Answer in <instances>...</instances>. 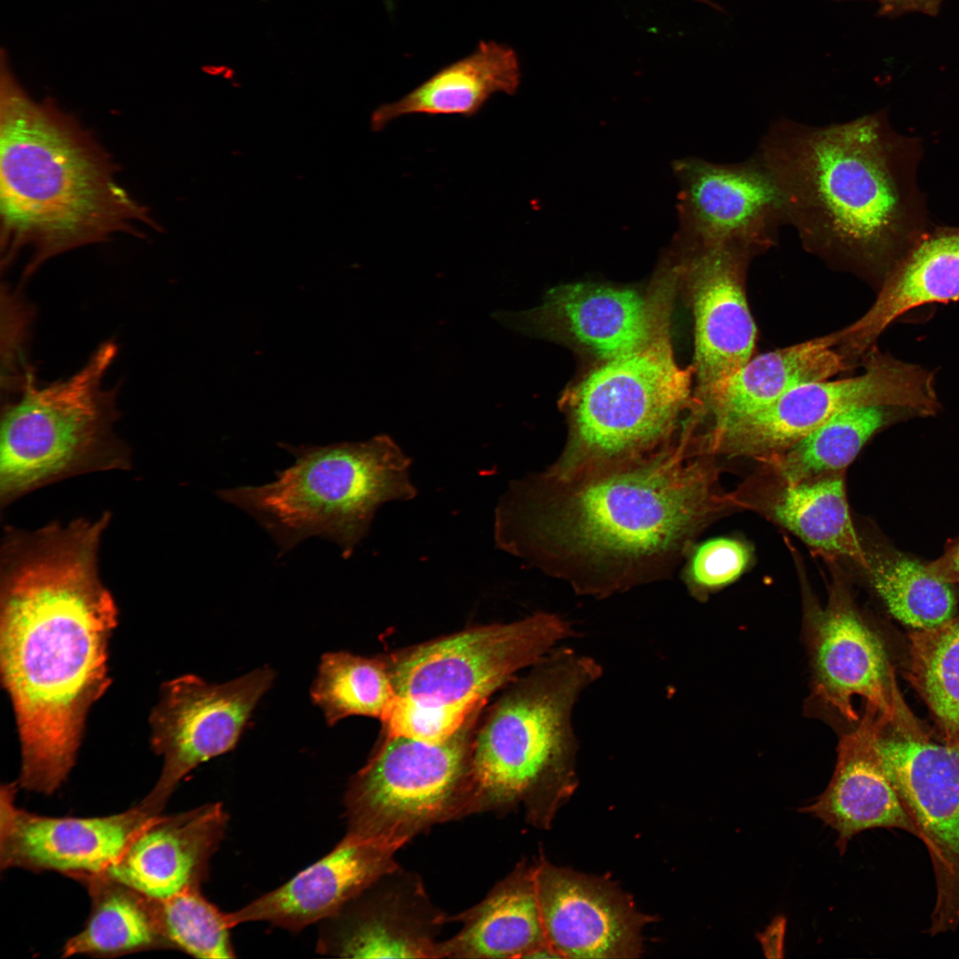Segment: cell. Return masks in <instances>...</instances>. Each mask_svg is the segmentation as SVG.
<instances>
[{
  "label": "cell",
  "mask_w": 959,
  "mask_h": 959,
  "mask_svg": "<svg viewBox=\"0 0 959 959\" xmlns=\"http://www.w3.org/2000/svg\"><path fill=\"white\" fill-rule=\"evenodd\" d=\"M111 519L6 527L0 549V672L19 734L20 785L52 794L73 768L107 691L118 609L99 575Z\"/></svg>",
  "instance_id": "obj_1"
},
{
  "label": "cell",
  "mask_w": 959,
  "mask_h": 959,
  "mask_svg": "<svg viewBox=\"0 0 959 959\" xmlns=\"http://www.w3.org/2000/svg\"><path fill=\"white\" fill-rule=\"evenodd\" d=\"M694 444L684 435L619 466L512 482L495 511L496 544L597 599L668 578L722 504L711 456Z\"/></svg>",
  "instance_id": "obj_2"
},
{
  "label": "cell",
  "mask_w": 959,
  "mask_h": 959,
  "mask_svg": "<svg viewBox=\"0 0 959 959\" xmlns=\"http://www.w3.org/2000/svg\"><path fill=\"white\" fill-rule=\"evenodd\" d=\"M922 151L879 110L827 125L776 119L756 153L804 248L878 289L931 224L917 185Z\"/></svg>",
  "instance_id": "obj_3"
},
{
  "label": "cell",
  "mask_w": 959,
  "mask_h": 959,
  "mask_svg": "<svg viewBox=\"0 0 959 959\" xmlns=\"http://www.w3.org/2000/svg\"><path fill=\"white\" fill-rule=\"evenodd\" d=\"M107 153L50 100L35 101L8 72L0 97L1 263L24 250L23 277L67 250L155 224L115 180Z\"/></svg>",
  "instance_id": "obj_4"
},
{
  "label": "cell",
  "mask_w": 959,
  "mask_h": 959,
  "mask_svg": "<svg viewBox=\"0 0 959 959\" xmlns=\"http://www.w3.org/2000/svg\"><path fill=\"white\" fill-rule=\"evenodd\" d=\"M602 676L595 658L558 646L483 709L471 746L478 812L522 804L534 825L551 824L577 783L575 705Z\"/></svg>",
  "instance_id": "obj_5"
},
{
  "label": "cell",
  "mask_w": 959,
  "mask_h": 959,
  "mask_svg": "<svg viewBox=\"0 0 959 959\" xmlns=\"http://www.w3.org/2000/svg\"><path fill=\"white\" fill-rule=\"evenodd\" d=\"M295 456L262 486L221 489L218 497L250 514L283 555L310 536L329 540L351 557L378 507L409 500L410 458L388 436L327 446L283 445Z\"/></svg>",
  "instance_id": "obj_6"
},
{
  "label": "cell",
  "mask_w": 959,
  "mask_h": 959,
  "mask_svg": "<svg viewBox=\"0 0 959 959\" xmlns=\"http://www.w3.org/2000/svg\"><path fill=\"white\" fill-rule=\"evenodd\" d=\"M116 353L105 342L72 376L49 384L27 369L1 413V508L70 477L130 468L129 448L114 432L116 390L103 384Z\"/></svg>",
  "instance_id": "obj_7"
},
{
  "label": "cell",
  "mask_w": 959,
  "mask_h": 959,
  "mask_svg": "<svg viewBox=\"0 0 959 959\" xmlns=\"http://www.w3.org/2000/svg\"><path fill=\"white\" fill-rule=\"evenodd\" d=\"M665 323L642 345L603 361L564 401L568 435L546 469L558 476L595 472L646 458L677 443L686 428L693 367L676 362Z\"/></svg>",
  "instance_id": "obj_8"
},
{
  "label": "cell",
  "mask_w": 959,
  "mask_h": 959,
  "mask_svg": "<svg viewBox=\"0 0 959 959\" xmlns=\"http://www.w3.org/2000/svg\"><path fill=\"white\" fill-rule=\"evenodd\" d=\"M480 713L440 742L384 734L348 783L347 831L400 848L435 824L476 812L471 746Z\"/></svg>",
  "instance_id": "obj_9"
},
{
  "label": "cell",
  "mask_w": 959,
  "mask_h": 959,
  "mask_svg": "<svg viewBox=\"0 0 959 959\" xmlns=\"http://www.w3.org/2000/svg\"><path fill=\"white\" fill-rule=\"evenodd\" d=\"M576 635L562 616L537 612L477 626L384 656L396 697L466 721L490 696Z\"/></svg>",
  "instance_id": "obj_10"
},
{
  "label": "cell",
  "mask_w": 959,
  "mask_h": 959,
  "mask_svg": "<svg viewBox=\"0 0 959 959\" xmlns=\"http://www.w3.org/2000/svg\"><path fill=\"white\" fill-rule=\"evenodd\" d=\"M861 362L860 376L801 384L768 407L707 433L709 453L772 457L834 416L862 406L910 405L928 417L939 412L935 371L900 361L876 345Z\"/></svg>",
  "instance_id": "obj_11"
},
{
  "label": "cell",
  "mask_w": 959,
  "mask_h": 959,
  "mask_svg": "<svg viewBox=\"0 0 959 959\" xmlns=\"http://www.w3.org/2000/svg\"><path fill=\"white\" fill-rule=\"evenodd\" d=\"M274 678L271 668L262 667L221 684L193 674L163 683L149 719L152 748L162 757L163 765L142 802L161 813L192 770L234 749Z\"/></svg>",
  "instance_id": "obj_12"
},
{
  "label": "cell",
  "mask_w": 959,
  "mask_h": 959,
  "mask_svg": "<svg viewBox=\"0 0 959 959\" xmlns=\"http://www.w3.org/2000/svg\"><path fill=\"white\" fill-rule=\"evenodd\" d=\"M879 724L882 767L929 852L936 883L931 932L959 923V742L891 734Z\"/></svg>",
  "instance_id": "obj_13"
},
{
  "label": "cell",
  "mask_w": 959,
  "mask_h": 959,
  "mask_svg": "<svg viewBox=\"0 0 959 959\" xmlns=\"http://www.w3.org/2000/svg\"><path fill=\"white\" fill-rule=\"evenodd\" d=\"M675 173L688 244L732 246L757 256L788 225L781 192L757 153L735 162L686 158L675 163Z\"/></svg>",
  "instance_id": "obj_14"
},
{
  "label": "cell",
  "mask_w": 959,
  "mask_h": 959,
  "mask_svg": "<svg viewBox=\"0 0 959 959\" xmlns=\"http://www.w3.org/2000/svg\"><path fill=\"white\" fill-rule=\"evenodd\" d=\"M17 782L1 789L0 867L56 871L77 880L99 876L156 813L142 801L103 817H51L19 808Z\"/></svg>",
  "instance_id": "obj_15"
},
{
  "label": "cell",
  "mask_w": 959,
  "mask_h": 959,
  "mask_svg": "<svg viewBox=\"0 0 959 959\" xmlns=\"http://www.w3.org/2000/svg\"><path fill=\"white\" fill-rule=\"evenodd\" d=\"M806 635L812 673V700L842 722L854 724L860 717L856 698L866 710L891 721L896 702L884 647L840 589L828 604L806 618Z\"/></svg>",
  "instance_id": "obj_16"
},
{
  "label": "cell",
  "mask_w": 959,
  "mask_h": 959,
  "mask_svg": "<svg viewBox=\"0 0 959 959\" xmlns=\"http://www.w3.org/2000/svg\"><path fill=\"white\" fill-rule=\"evenodd\" d=\"M688 246L683 269L694 320L698 388L693 399L700 406L752 356L757 329L745 281L756 255L731 246Z\"/></svg>",
  "instance_id": "obj_17"
},
{
  "label": "cell",
  "mask_w": 959,
  "mask_h": 959,
  "mask_svg": "<svg viewBox=\"0 0 959 959\" xmlns=\"http://www.w3.org/2000/svg\"><path fill=\"white\" fill-rule=\"evenodd\" d=\"M548 944L563 958H632L642 952L647 916L603 878L554 866L535 865Z\"/></svg>",
  "instance_id": "obj_18"
},
{
  "label": "cell",
  "mask_w": 959,
  "mask_h": 959,
  "mask_svg": "<svg viewBox=\"0 0 959 959\" xmlns=\"http://www.w3.org/2000/svg\"><path fill=\"white\" fill-rule=\"evenodd\" d=\"M400 848L383 840L352 832L325 856L282 885L242 908L227 913L234 928L265 922L289 931L337 915L350 901L398 869Z\"/></svg>",
  "instance_id": "obj_19"
},
{
  "label": "cell",
  "mask_w": 959,
  "mask_h": 959,
  "mask_svg": "<svg viewBox=\"0 0 959 959\" xmlns=\"http://www.w3.org/2000/svg\"><path fill=\"white\" fill-rule=\"evenodd\" d=\"M228 815L221 803L154 817L103 876L155 901L200 889L218 849Z\"/></svg>",
  "instance_id": "obj_20"
},
{
  "label": "cell",
  "mask_w": 959,
  "mask_h": 959,
  "mask_svg": "<svg viewBox=\"0 0 959 959\" xmlns=\"http://www.w3.org/2000/svg\"><path fill=\"white\" fill-rule=\"evenodd\" d=\"M957 300L959 226L931 223L885 276L868 311L837 331L836 348L852 366L899 317L922 305Z\"/></svg>",
  "instance_id": "obj_21"
},
{
  "label": "cell",
  "mask_w": 959,
  "mask_h": 959,
  "mask_svg": "<svg viewBox=\"0 0 959 959\" xmlns=\"http://www.w3.org/2000/svg\"><path fill=\"white\" fill-rule=\"evenodd\" d=\"M878 719L876 714L865 711L860 724L844 734L828 787L811 804L800 809L837 833L836 846L841 855L854 836L871 828H899L917 837L875 747Z\"/></svg>",
  "instance_id": "obj_22"
},
{
  "label": "cell",
  "mask_w": 959,
  "mask_h": 959,
  "mask_svg": "<svg viewBox=\"0 0 959 959\" xmlns=\"http://www.w3.org/2000/svg\"><path fill=\"white\" fill-rule=\"evenodd\" d=\"M667 304L624 288L592 283L551 290L539 314L602 361L630 352L667 323Z\"/></svg>",
  "instance_id": "obj_23"
},
{
  "label": "cell",
  "mask_w": 959,
  "mask_h": 959,
  "mask_svg": "<svg viewBox=\"0 0 959 959\" xmlns=\"http://www.w3.org/2000/svg\"><path fill=\"white\" fill-rule=\"evenodd\" d=\"M836 345L835 332L750 358L698 407L696 421L708 416L710 426L704 433L716 432L768 407L801 384L847 370L851 366Z\"/></svg>",
  "instance_id": "obj_24"
},
{
  "label": "cell",
  "mask_w": 959,
  "mask_h": 959,
  "mask_svg": "<svg viewBox=\"0 0 959 959\" xmlns=\"http://www.w3.org/2000/svg\"><path fill=\"white\" fill-rule=\"evenodd\" d=\"M463 927L440 942L438 958H531L549 945L535 866L519 864L486 898L456 918Z\"/></svg>",
  "instance_id": "obj_25"
},
{
  "label": "cell",
  "mask_w": 959,
  "mask_h": 959,
  "mask_svg": "<svg viewBox=\"0 0 959 959\" xmlns=\"http://www.w3.org/2000/svg\"><path fill=\"white\" fill-rule=\"evenodd\" d=\"M520 80L517 52L505 44L482 40L469 55L441 67L401 99L376 108L371 128L380 131L410 115L471 117L493 95L514 94Z\"/></svg>",
  "instance_id": "obj_26"
},
{
  "label": "cell",
  "mask_w": 959,
  "mask_h": 959,
  "mask_svg": "<svg viewBox=\"0 0 959 959\" xmlns=\"http://www.w3.org/2000/svg\"><path fill=\"white\" fill-rule=\"evenodd\" d=\"M367 900L357 897L325 920L317 947L321 953L349 958H438L434 928L445 916L411 910L396 896Z\"/></svg>",
  "instance_id": "obj_27"
},
{
  "label": "cell",
  "mask_w": 959,
  "mask_h": 959,
  "mask_svg": "<svg viewBox=\"0 0 959 959\" xmlns=\"http://www.w3.org/2000/svg\"><path fill=\"white\" fill-rule=\"evenodd\" d=\"M928 417L905 404H877L841 412L793 446L770 457L785 483L830 474L851 464L879 431L899 422Z\"/></svg>",
  "instance_id": "obj_28"
},
{
  "label": "cell",
  "mask_w": 959,
  "mask_h": 959,
  "mask_svg": "<svg viewBox=\"0 0 959 959\" xmlns=\"http://www.w3.org/2000/svg\"><path fill=\"white\" fill-rule=\"evenodd\" d=\"M91 898L83 929L70 938L63 956L115 955L167 947L156 901L103 875L81 879Z\"/></svg>",
  "instance_id": "obj_29"
},
{
  "label": "cell",
  "mask_w": 959,
  "mask_h": 959,
  "mask_svg": "<svg viewBox=\"0 0 959 959\" xmlns=\"http://www.w3.org/2000/svg\"><path fill=\"white\" fill-rule=\"evenodd\" d=\"M771 511L778 523L810 547L865 567L867 551L855 530L838 475L785 483Z\"/></svg>",
  "instance_id": "obj_30"
},
{
  "label": "cell",
  "mask_w": 959,
  "mask_h": 959,
  "mask_svg": "<svg viewBox=\"0 0 959 959\" xmlns=\"http://www.w3.org/2000/svg\"><path fill=\"white\" fill-rule=\"evenodd\" d=\"M890 614L916 630L939 627L954 618L953 583L936 575L928 562L894 549L867 551L863 567Z\"/></svg>",
  "instance_id": "obj_31"
},
{
  "label": "cell",
  "mask_w": 959,
  "mask_h": 959,
  "mask_svg": "<svg viewBox=\"0 0 959 959\" xmlns=\"http://www.w3.org/2000/svg\"><path fill=\"white\" fill-rule=\"evenodd\" d=\"M310 693L329 725L351 716L381 721L396 697L384 656L344 651L321 656Z\"/></svg>",
  "instance_id": "obj_32"
},
{
  "label": "cell",
  "mask_w": 959,
  "mask_h": 959,
  "mask_svg": "<svg viewBox=\"0 0 959 959\" xmlns=\"http://www.w3.org/2000/svg\"><path fill=\"white\" fill-rule=\"evenodd\" d=\"M910 638L911 678L945 730L959 737V618Z\"/></svg>",
  "instance_id": "obj_33"
},
{
  "label": "cell",
  "mask_w": 959,
  "mask_h": 959,
  "mask_svg": "<svg viewBox=\"0 0 959 959\" xmlns=\"http://www.w3.org/2000/svg\"><path fill=\"white\" fill-rule=\"evenodd\" d=\"M157 915L167 947L194 957L234 958L227 913L205 899L200 889L187 890L156 901Z\"/></svg>",
  "instance_id": "obj_34"
},
{
  "label": "cell",
  "mask_w": 959,
  "mask_h": 959,
  "mask_svg": "<svg viewBox=\"0 0 959 959\" xmlns=\"http://www.w3.org/2000/svg\"><path fill=\"white\" fill-rule=\"evenodd\" d=\"M686 557L682 579L690 594L703 601L743 574L751 551L740 540L717 537L692 547Z\"/></svg>",
  "instance_id": "obj_35"
},
{
  "label": "cell",
  "mask_w": 959,
  "mask_h": 959,
  "mask_svg": "<svg viewBox=\"0 0 959 959\" xmlns=\"http://www.w3.org/2000/svg\"><path fill=\"white\" fill-rule=\"evenodd\" d=\"M876 1L879 3L878 15L895 18L909 12H919L930 16H936L939 13L943 0Z\"/></svg>",
  "instance_id": "obj_36"
},
{
  "label": "cell",
  "mask_w": 959,
  "mask_h": 959,
  "mask_svg": "<svg viewBox=\"0 0 959 959\" xmlns=\"http://www.w3.org/2000/svg\"><path fill=\"white\" fill-rule=\"evenodd\" d=\"M931 569L951 583H959V537L953 540L937 559L928 562Z\"/></svg>",
  "instance_id": "obj_37"
},
{
  "label": "cell",
  "mask_w": 959,
  "mask_h": 959,
  "mask_svg": "<svg viewBox=\"0 0 959 959\" xmlns=\"http://www.w3.org/2000/svg\"><path fill=\"white\" fill-rule=\"evenodd\" d=\"M785 926V919L778 917L760 935V942L766 956H781Z\"/></svg>",
  "instance_id": "obj_38"
},
{
  "label": "cell",
  "mask_w": 959,
  "mask_h": 959,
  "mask_svg": "<svg viewBox=\"0 0 959 959\" xmlns=\"http://www.w3.org/2000/svg\"><path fill=\"white\" fill-rule=\"evenodd\" d=\"M696 1H699V2L704 3V4H709V5H710V6H713V7H715V8H717V9H719L718 7H717V5H716L715 4H713V3H712L711 1H709V0H696Z\"/></svg>",
  "instance_id": "obj_39"
},
{
  "label": "cell",
  "mask_w": 959,
  "mask_h": 959,
  "mask_svg": "<svg viewBox=\"0 0 959 959\" xmlns=\"http://www.w3.org/2000/svg\"><path fill=\"white\" fill-rule=\"evenodd\" d=\"M385 3L389 9L392 8V0H385Z\"/></svg>",
  "instance_id": "obj_40"
}]
</instances>
